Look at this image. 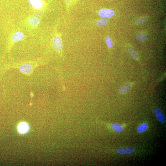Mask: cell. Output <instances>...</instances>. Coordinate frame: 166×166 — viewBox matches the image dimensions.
Masks as SVG:
<instances>
[{
	"label": "cell",
	"mask_w": 166,
	"mask_h": 166,
	"mask_svg": "<svg viewBox=\"0 0 166 166\" xmlns=\"http://www.w3.org/2000/svg\"><path fill=\"white\" fill-rule=\"evenodd\" d=\"M53 47L57 51H60L63 48V44L62 39L58 36L54 37L53 40Z\"/></svg>",
	"instance_id": "obj_1"
},
{
	"label": "cell",
	"mask_w": 166,
	"mask_h": 166,
	"mask_svg": "<svg viewBox=\"0 0 166 166\" xmlns=\"http://www.w3.org/2000/svg\"><path fill=\"white\" fill-rule=\"evenodd\" d=\"M111 127L113 131L117 133H121L123 131V127L120 124L112 123L111 124Z\"/></svg>",
	"instance_id": "obj_7"
},
{
	"label": "cell",
	"mask_w": 166,
	"mask_h": 166,
	"mask_svg": "<svg viewBox=\"0 0 166 166\" xmlns=\"http://www.w3.org/2000/svg\"><path fill=\"white\" fill-rule=\"evenodd\" d=\"M128 53L133 59H136L138 58V55L136 50L132 47H129L127 49Z\"/></svg>",
	"instance_id": "obj_8"
},
{
	"label": "cell",
	"mask_w": 166,
	"mask_h": 166,
	"mask_svg": "<svg viewBox=\"0 0 166 166\" xmlns=\"http://www.w3.org/2000/svg\"><path fill=\"white\" fill-rule=\"evenodd\" d=\"M29 22L30 24L32 26H36L39 24L40 21L38 18L34 16L30 18Z\"/></svg>",
	"instance_id": "obj_10"
},
{
	"label": "cell",
	"mask_w": 166,
	"mask_h": 166,
	"mask_svg": "<svg viewBox=\"0 0 166 166\" xmlns=\"http://www.w3.org/2000/svg\"><path fill=\"white\" fill-rule=\"evenodd\" d=\"M131 84H127L124 85L119 90V92L120 94H124L127 93L131 89Z\"/></svg>",
	"instance_id": "obj_9"
},
{
	"label": "cell",
	"mask_w": 166,
	"mask_h": 166,
	"mask_svg": "<svg viewBox=\"0 0 166 166\" xmlns=\"http://www.w3.org/2000/svg\"><path fill=\"white\" fill-rule=\"evenodd\" d=\"M30 3L35 8H39L42 6V3L41 0H30Z\"/></svg>",
	"instance_id": "obj_13"
},
{
	"label": "cell",
	"mask_w": 166,
	"mask_h": 166,
	"mask_svg": "<svg viewBox=\"0 0 166 166\" xmlns=\"http://www.w3.org/2000/svg\"><path fill=\"white\" fill-rule=\"evenodd\" d=\"M108 22V20L107 19H101L97 21V24L99 26H105L107 24Z\"/></svg>",
	"instance_id": "obj_14"
},
{
	"label": "cell",
	"mask_w": 166,
	"mask_h": 166,
	"mask_svg": "<svg viewBox=\"0 0 166 166\" xmlns=\"http://www.w3.org/2000/svg\"><path fill=\"white\" fill-rule=\"evenodd\" d=\"M154 112L155 116L157 119L160 122L163 123L165 122V118L164 115L161 110L155 108L154 110Z\"/></svg>",
	"instance_id": "obj_5"
},
{
	"label": "cell",
	"mask_w": 166,
	"mask_h": 166,
	"mask_svg": "<svg viewBox=\"0 0 166 166\" xmlns=\"http://www.w3.org/2000/svg\"><path fill=\"white\" fill-rule=\"evenodd\" d=\"M20 71L22 73L24 74H29L33 71V67L31 64H25L22 65L19 67Z\"/></svg>",
	"instance_id": "obj_2"
},
{
	"label": "cell",
	"mask_w": 166,
	"mask_h": 166,
	"mask_svg": "<svg viewBox=\"0 0 166 166\" xmlns=\"http://www.w3.org/2000/svg\"><path fill=\"white\" fill-rule=\"evenodd\" d=\"M28 129V126L25 123H22L19 124L18 127V130L21 133H24L26 132Z\"/></svg>",
	"instance_id": "obj_11"
},
{
	"label": "cell",
	"mask_w": 166,
	"mask_h": 166,
	"mask_svg": "<svg viewBox=\"0 0 166 166\" xmlns=\"http://www.w3.org/2000/svg\"><path fill=\"white\" fill-rule=\"evenodd\" d=\"M135 152V149L130 147L120 148L117 149V154L121 155H128L133 154Z\"/></svg>",
	"instance_id": "obj_3"
},
{
	"label": "cell",
	"mask_w": 166,
	"mask_h": 166,
	"mask_svg": "<svg viewBox=\"0 0 166 166\" xmlns=\"http://www.w3.org/2000/svg\"><path fill=\"white\" fill-rule=\"evenodd\" d=\"M148 127V126L147 123H142L140 124L137 128V131L139 133H143L147 130Z\"/></svg>",
	"instance_id": "obj_12"
},
{
	"label": "cell",
	"mask_w": 166,
	"mask_h": 166,
	"mask_svg": "<svg viewBox=\"0 0 166 166\" xmlns=\"http://www.w3.org/2000/svg\"><path fill=\"white\" fill-rule=\"evenodd\" d=\"M106 41L107 45L108 48H111L113 45V43L111 38L109 37H106Z\"/></svg>",
	"instance_id": "obj_16"
},
{
	"label": "cell",
	"mask_w": 166,
	"mask_h": 166,
	"mask_svg": "<svg viewBox=\"0 0 166 166\" xmlns=\"http://www.w3.org/2000/svg\"><path fill=\"white\" fill-rule=\"evenodd\" d=\"M137 38L138 40L143 41L147 39V36L143 33L139 34L137 36Z\"/></svg>",
	"instance_id": "obj_15"
},
{
	"label": "cell",
	"mask_w": 166,
	"mask_h": 166,
	"mask_svg": "<svg viewBox=\"0 0 166 166\" xmlns=\"http://www.w3.org/2000/svg\"><path fill=\"white\" fill-rule=\"evenodd\" d=\"M114 12L112 10L107 9L101 10L99 12L100 17L104 18H110L114 15Z\"/></svg>",
	"instance_id": "obj_4"
},
{
	"label": "cell",
	"mask_w": 166,
	"mask_h": 166,
	"mask_svg": "<svg viewBox=\"0 0 166 166\" xmlns=\"http://www.w3.org/2000/svg\"><path fill=\"white\" fill-rule=\"evenodd\" d=\"M24 37L23 34L21 32H15L13 35L12 39L14 42L20 41L23 39Z\"/></svg>",
	"instance_id": "obj_6"
},
{
	"label": "cell",
	"mask_w": 166,
	"mask_h": 166,
	"mask_svg": "<svg viewBox=\"0 0 166 166\" xmlns=\"http://www.w3.org/2000/svg\"><path fill=\"white\" fill-rule=\"evenodd\" d=\"M146 21V19L144 18H138L136 20V23L138 24H142L145 23Z\"/></svg>",
	"instance_id": "obj_17"
}]
</instances>
